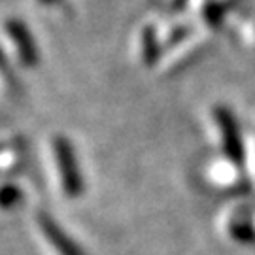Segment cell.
<instances>
[{"label": "cell", "instance_id": "obj_5", "mask_svg": "<svg viewBox=\"0 0 255 255\" xmlns=\"http://www.w3.org/2000/svg\"><path fill=\"white\" fill-rule=\"evenodd\" d=\"M25 199V193L15 183H2L0 185V212H11L17 208Z\"/></svg>", "mask_w": 255, "mask_h": 255}, {"label": "cell", "instance_id": "obj_4", "mask_svg": "<svg viewBox=\"0 0 255 255\" xmlns=\"http://www.w3.org/2000/svg\"><path fill=\"white\" fill-rule=\"evenodd\" d=\"M9 34H11V40L15 44V49H17L21 63L27 64L28 68H34L38 63V53L34 44H32V40L28 38V34L21 27H17V25H11Z\"/></svg>", "mask_w": 255, "mask_h": 255}, {"label": "cell", "instance_id": "obj_2", "mask_svg": "<svg viewBox=\"0 0 255 255\" xmlns=\"http://www.w3.org/2000/svg\"><path fill=\"white\" fill-rule=\"evenodd\" d=\"M34 221L46 244L53 250L57 255H85L82 246L55 221L47 212L38 210L34 214Z\"/></svg>", "mask_w": 255, "mask_h": 255}, {"label": "cell", "instance_id": "obj_3", "mask_svg": "<svg viewBox=\"0 0 255 255\" xmlns=\"http://www.w3.org/2000/svg\"><path fill=\"white\" fill-rule=\"evenodd\" d=\"M214 118H216V123H218L225 155L231 161H240L242 159V142H240V134H238V127L237 123H235V118L225 108H216Z\"/></svg>", "mask_w": 255, "mask_h": 255}, {"label": "cell", "instance_id": "obj_1", "mask_svg": "<svg viewBox=\"0 0 255 255\" xmlns=\"http://www.w3.org/2000/svg\"><path fill=\"white\" fill-rule=\"evenodd\" d=\"M51 153L63 193L68 199H78L83 193V180L70 140L61 134H55L51 138Z\"/></svg>", "mask_w": 255, "mask_h": 255}]
</instances>
